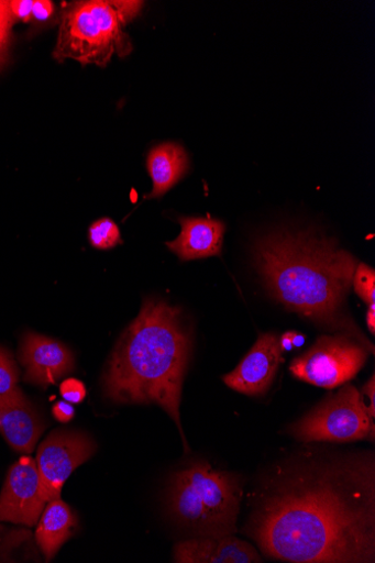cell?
<instances>
[{"instance_id":"obj_1","label":"cell","mask_w":375,"mask_h":563,"mask_svg":"<svg viewBox=\"0 0 375 563\" xmlns=\"http://www.w3.org/2000/svg\"><path fill=\"white\" fill-rule=\"evenodd\" d=\"M269 558L295 563L375 562L373 454L280 471L245 528Z\"/></svg>"},{"instance_id":"obj_2","label":"cell","mask_w":375,"mask_h":563,"mask_svg":"<svg viewBox=\"0 0 375 563\" xmlns=\"http://www.w3.org/2000/svg\"><path fill=\"white\" fill-rule=\"evenodd\" d=\"M255 266L267 290L289 311L343 331L373 353V345L344 314L357 261L324 236L278 231L257 241Z\"/></svg>"},{"instance_id":"obj_3","label":"cell","mask_w":375,"mask_h":563,"mask_svg":"<svg viewBox=\"0 0 375 563\" xmlns=\"http://www.w3.org/2000/svg\"><path fill=\"white\" fill-rule=\"evenodd\" d=\"M191 346L179 307L146 298L122 334L102 379L106 397L115 402L163 407L177 424L186 450L180 402Z\"/></svg>"},{"instance_id":"obj_4","label":"cell","mask_w":375,"mask_h":563,"mask_svg":"<svg viewBox=\"0 0 375 563\" xmlns=\"http://www.w3.org/2000/svg\"><path fill=\"white\" fill-rule=\"evenodd\" d=\"M241 498L234 475L197 462L173 476L168 506L179 525L200 537L233 536Z\"/></svg>"},{"instance_id":"obj_5","label":"cell","mask_w":375,"mask_h":563,"mask_svg":"<svg viewBox=\"0 0 375 563\" xmlns=\"http://www.w3.org/2000/svg\"><path fill=\"white\" fill-rule=\"evenodd\" d=\"M142 2L91 0L71 5L63 15L55 58L82 65L107 66L114 55L131 54L132 44L124 27L133 21Z\"/></svg>"},{"instance_id":"obj_6","label":"cell","mask_w":375,"mask_h":563,"mask_svg":"<svg viewBox=\"0 0 375 563\" xmlns=\"http://www.w3.org/2000/svg\"><path fill=\"white\" fill-rule=\"evenodd\" d=\"M288 432L302 442L374 440V420L366 412L360 391L346 385L317 405Z\"/></svg>"},{"instance_id":"obj_7","label":"cell","mask_w":375,"mask_h":563,"mask_svg":"<svg viewBox=\"0 0 375 563\" xmlns=\"http://www.w3.org/2000/svg\"><path fill=\"white\" fill-rule=\"evenodd\" d=\"M367 354V347L350 335H321L293 361L290 372L302 382L332 389L353 379L365 365Z\"/></svg>"},{"instance_id":"obj_8","label":"cell","mask_w":375,"mask_h":563,"mask_svg":"<svg viewBox=\"0 0 375 563\" xmlns=\"http://www.w3.org/2000/svg\"><path fill=\"white\" fill-rule=\"evenodd\" d=\"M95 441L78 431L52 432L38 446L36 466L46 501L60 498L71 474L96 451Z\"/></svg>"},{"instance_id":"obj_9","label":"cell","mask_w":375,"mask_h":563,"mask_svg":"<svg viewBox=\"0 0 375 563\" xmlns=\"http://www.w3.org/2000/svg\"><path fill=\"white\" fill-rule=\"evenodd\" d=\"M46 503L35 460L22 456L10 470L0 494V522L34 527Z\"/></svg>"},{"instance_id":"obj_10","label":"cell","mask_w":375,"mask_h":563,"mask_svg":"<svg viewBox=\"0 0 375 563\" xmlns=\"http://www.w3.org/2000/svg\"><path fill=\"white\" fill-rule=\"evenodd\" d=\"M283 353L278 335L262 334L241 364L224 376L223 380L239 393L249 396L261 395L272 386L283 363Z\"/></svg>"},{"instance_id":"obj_11","label":"cell","mask_w":375,"mask_h":563,"mask_svg":"<svg viewBox=\"0 0 375 563\" xmlns=\"http://www.w3.org/2000/svg\"><path fill=\"white\" fill-rule=\"evenodd\" d=\"M20 362L24 380L42 388L56 384L75 366L74 354L65 344L32 332L22 339Z\"/></svg>"},{"instance_id":"obj_12","label":"cell","mask_w":375,"mask_h":563,"mask_svg":"<svg viewBox=\"0 0 375 563\" xmlns=\"http://www.w3.org/2000/svg\"><path fill=\"white\" fill-rule=\"evenodd\" d=\"M44 431L36 409L18 387L0 395V433L21 453H32Z\"/></svg>"},{"instance_id":"obj_13","label":"cell","mask_w":375,"mask_h":563,"mask_svg":"<svg viewBox=\"0 0 375 563\" xmlns=\"http://www.w3.org/2000/svg\"><path fill=\"white\" fill-rule=\"evenodd\" d=\"M174 560L180 563H258L254 547L234 536H207L180 542Z\"/></svg>"},{"instance_id":"obj_14","label":"cell","mask_w":375,"mask_h":563,"mask_svg":"<svg viewBox=\"0 0 375 563\" xmlns=\"http://www.w3.org/2000/svg\"><path fill=\"white\" fill-rule=\"evenodd\" d=\"M180 235L167 246L183 262L203 260L220 255L223 247L227 227L224 222L206 218H180Z\"/></svg>"},{"instance_id":"obj_15","label":"cell","mask_w":375,"mask_h":563,"mask_svg":"<svg viewBox=\"0 0 375 563\" xmlns=\"http://www.w3.org/2000/svg\"><path fill=\"white\" fill-rule=\"evenodd\" d=\"M36 529V542L47 561L75 534L78 518L60 498L48 501Z\"/></svg>"},{"instance_id":"obj_16","label":"cell","mask_w":375,"mask_h":563,"mask_svg":"<svg viewBox=\"0 0 375 563\" xmlns=\"http://www.w3.org/2000/svg\"><path fill=\"white\" fill-rule=\"evenodd\" d=\"M146 166L153 183V190L147 197L156 198L178 184L187 174L189 162L181 145L164 143L150 151Z\"/></svg>"},{"instance_id":"obj_17","label":"cell","mask_w":375,"mask_h":563,"mask_svg":"<svg viewBox=\"0 0 375 563\" xmlns=\"http://www.w3.org/2000/svg\"><path fill=\"white\" fill-rule=\"evenodd\" d=\"M89 242L95 249H113L122 243L121 231L112 219H100L89 228Z\"/></svg>"},{"instance_id":"obj_18","label":"cell","mask_w":375,"mask_h":563,"mask_svg":"<svg viewBox=\"0 0 375 563\" xmlns=\"http://www.w3.org/2000/svg\"><path fill=\"white\" fill-rule=\"evenodd\" d=\"M20 377V371L13 360L12 354L0 347V395H4L16 389Z\"/></svg>"},{"instance_id":"obj_19","label":"cell","mask_w":375,"mask_h":563,"mask_svg":"<svg viewBox=\"0 0 375 563\" xmlns=\"http://www.w3.org/2000/svg\"><path fill=\"white\" fill-rule=\"evenodd\" d=\"M355 292L368 305L375 303V273L365 264H359L353 282Z\"/></svg>"},{"instance_id":"obj_20","label":"cell","mask_w":375,"mask_h":563,"mask_svg":"<svg viewBox=\"0 0 375 563\" xmlns=\"http://www.w3.org/2000/svg\"><path fill=\"white\" fill-rule=\"evenodd\" d=\"M13 20L10 2H0V67L7 60Z\"/></svg>"},{"instance_id":"obj_21","label":"cell","mask_w":375,"mask_h":563,"mask_svg":"<svg viewBox=\"0 0 375 563\" xmlns=\"http://www.w3.org/2000/svg\"><path fill=\"white\" fill-rule=\"evenodd\" d=\"M60 393L67 401L80 404L86 397L87 389L84 383L78 379L70 378L63 382L60 385Z\"/></svg>"},{"instance_id":"obj_22","label":"cell","mask_w":375,"mask_h":563,"mask_svg":"<svg viewBox=\"0 0 375 563\" xmlns=\"http://www.w3.org/2000/svg\"><path fill=\"white\" fill-rule=\"evenodd\" d=\"M361 399L366 409L368 416L374 420L375 418V382L374 375H372L371 379L365 384L362 389Z\"/></svg>"},{"instance_id":"obj_23","label":"cell","mask_w":375,"mask_h":563,"mask_svg":"<svg viewBox=\"0 0 375 563\" xmlns=\"http://www.w3.org/2000/svg\"><path fill=\"white\" fill-rule=\"evenodd\" d=\"M33 4L34 2H31V0H13V2H10V9L13 16L22 20L23 22H30L33 18Z\"/></svg>"},{"instance_id":"obj_24","label":"cell","mask_w":375,"mask_h":563,"mask_svg":"<svg viewBox=\"0 0 375 563\" xmlns=\"http://www.w3.org/2000/svg\"><path fill=\"white\" fill-rule=\"evenodd\" d=\"M52 413L59 422L68 423L75 417V408L67 401H59L53 406Z\"/></svg>"},{"instance_id":"obj_25","label":"cell","mask_w":375,"mask_h":563,"mask_svg":"<svg viewBox=\"0 0 375 563\" xmlns=\"http://www.w3.org/2000/svg\"><path fill=\"white\" fill-rule=\"evenodd\" d=\"M53 4L51 2H45V0H37L34 2L32 16L37 21H46L53 14Z\"/></svg>"},{"instance_id":"obj_26","label":"cell","mask_w":375,"mask_h":563,"mask_svg":"<svg viewBox=\"0 0 375 563\" xmlns=\"http://www.w3.org/2000/svg\"><path fill=\"white\" fill-rule=\"evenodd\" d=\"M295 332H287L282 338H279V344L283 352L285 351H291L293 345V336Z\"/></svg>"},{"instance_id":"obj_27","label":"cell","mask_w":375,"mask_h":563,"mask_svg":"<svg viewBox=\"0 0 375 563\" xmlns=\"http://www.w3.org/2000/svg\"><path fill=\"white\" fill-rule=\"evenodd\" d=\"M366 324L372 334L375 332V303L368 305L366 313Z\"/></svg>"},{"instance_id":"obj_28","label":"cell","mask_w":375,"mask_h":563,"mask_svg":"<svg viewBox=\"0 0 375 563\" xmlns=\"http://www.w3.org/2000/svg\"><path fill=\"white\" fill-rule=\"evenodd\" d=\"M305 342H306L305 335L295 332V334L293 336V345L296 347H300L305 344Z\"/></svg>"}]
</instances>
